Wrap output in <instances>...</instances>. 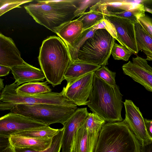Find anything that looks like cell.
<instances>
[{
    "label": "cell",
    "mask_w": 152,
    "mask_h": 152,
    "mask_svg": "<svg viewBox=\"0 0 152 152\" xmlns=\"http://www.w3.org/2000/svg\"><path fill=\"white\" fill-rule=\"evenodd\" d=\"M137 50L143 51L147 61H152V38L138 20L134 23Z\"/></svg>",
    "instance_id": "obj_21"
},
{
    "label": "cell",
    "mask_w": 152,
    "mask_h": 152,
    "mask_svg": "<svg viewBox=\"0 0 152 152\" xmlns=\"http://www.w3.org/2000/svg\"><path fill=\"white\" fill-rule=\"evenodd\" d=\"M64 128L60 129L58 133L52 138L50 145L46 149L37 151L27 149L13 148L14 152H60Z\"/></svg>",
    "instance_id": "obj_28"
},
{
    "label": "cell",
    "mask_w": 152,
    "mask_h": 152,
    "mask_svg": "<svg viewBox=\"0 0 152 152\" xmlns=\"http://www.w3.org/2000/svg\"><path fill=\"white\" fill-rule=\"evenodd\" d=\"M36 1L24 6L27 12L37 23L55 33L75 17L74 13L77 8L75 0Z\"/></svg>",
    "instance_id": "obj_3"
},
{
    "label": "cell",
    "mask_w": 152,
    "mask_h": 152,
    "mask_svg": "<svg viewBox=\"0 0 152 152\" xmlns=\"http://www.w3.org/2000/svg\"><path fill=\"white\" fill-rule=\"evenodd\" d=\"M125 110L124 120L138 140L141 146L152 140L146 131L144 119L139 108L130 100L126 99L124 102Z\"/></svg>",
    "instance_id": "obj_10"
},
{
    "label": "cell",
    "mask_w": 152,
    "mask_h": 152,
    "mask_svg": "<svg viewBox=\"0 0 152 152\" xmlns=\"http://www.w3.org/2000/svg\"><path fill=\"white\" fill-rule=\"evenodd\" d=\"M127 48L115 43L113 45L111 54L115 60H122L127 61L132 54Z\"/></svg>",
    "instance_id": "obj_30"
},
{
    "label": "cell",
    "mask_w": 152,
    "mask_h": 152,
    "mask_svg": "<svg viewBox=\"0 0 152 152\" xmlns=\"http://www.w3.org/2000/svg\"><path fill=\"white\" fill-rule=\"evenodd\" d=\"M15 82L19 86L25 83L43 81L45 78L42 70L26 62L11 68Z\"/></svg>",
    "instance_id": "obj_15"
},
{
    "label": "cell",
    "mask_w": 152,
    "mask_h": 152,
    "mask_svg": "<svg viewBox=\"0 0 152 152\" xmlns=\"http://www.w3.org/2000/svg\"><path fill=\"white\" fill-rule=\"evenodd\" d=\"M141 152H152V140L149 143L141 146Z\"/></svg>",
    "instance_id": "obj_39"
},
{
    "label": "cell",
    "mask_w": 152,
    "mask_h": 152,
    "mask_svg": "<svg viewBox=\"0 0 152 152\" xmlns=\"http://www.w3.org/2000/svg\"><path fill=\"white\" fill-rule=\"evenodd\" d=\"M137 3L127 0H100L90 9L105 15L127 10L133 8Z\"/></svg>",
    "instance_id": "obj_18"
},
{
    "label": "cell",
    "mask_w": 152,
    "mask_h": 152,
    "mask_svg": "<svg viewBox=\"0 0 152 152\" xmlns=\"http://www.w3.org/2000/svg\"><path fill=\"white\" fill-rule=\"evenodd\" d=\"M138 20L152 38V18L145 15Z\"/></svg>",
    "instance_id": "obj_34"
},
{
    "label": "cell",
    "mask_w": 152,
    "mask_h": 152,
    "mask_svg": "<svg viewBox=\"0 0 152 152\" xmlns=\"http://www.w3.org/2000/svg\"><path fill=\"white\" fill-rule=\"evenodd\" d=\"M101 66L80 60L71 61L64 75L68 87L80 78L92 72H94Z\"/></svg>",
    "instance_id": "obj_16"
},
{
    "label": "cell",
    "mask_w": 152,
    "mask_h": 152,
    "mask_svg": "<svg viewBox=\"0 0 152 152\" xmlns=\"http://www.w3.org/2000/svg\"><path fill=\"white\" fill-rule=\"evenodd\" d=\"M38 59L46 81L53 87L61 84L71 61L64 41L58 36L48 37L42 42Z\"/></svg>",
    "instance_id": "obj_1"
},
{
    "label": "cell",
    "mask_w": 152,
    "mask_h": 152,
    "mask_svg": "<svg viewBox=\"0 0 152 152\" xmlns=\"http://www.w3.org/2000/svg\"><path fill=\"white\" fill-rule=\"evenodd\" d=\"M89 113L87 108H78L63 124L64 132L62 140V152H70L74 138L84 124Z\"/></svg>",
    "instance_id": "obj_13"
},
{
    "label": "cell",
    "mask_w": 152,
    "mask_h": 152,
    "mask_svg": "<svg viewBox=\"0 0 152 152\" xmlns=\"http://www.w3.org/2000/svg\"><path fill=\"white\" fill-rule=\"evenodd\" d=\"M105 121L97 114L89 113L84 124L87 130L89 152H93L100 131Z\"/></svg>",
    "instance_id": "obj_20"
},
{
    "label": "cell",
    "mask_w": 152,
    "mask_h": 152,
    "mask_svg": "<svg viewBox=\"0 0 152 152\" xmlns=\"http://www.w3.org/2000/svg\"><path fill=\"white\" fill-rule=\"evenodd\" d=\"M52 138H37L13 135L9 137V141L13 148L41 151L50 147Z\"/></svg>",
    "instance_id": "obj_17"
},
{
    "label": "cell",
    "mask_w": 152,
    "mask_h": 152,
    "mask_svg": "<svg viewBox=\"0 0 152 152\" xmlns=\"http://www.w3.org/2000/svg\"><path fill=\"white\" fill-rule=\"evenodd\" d=\"M0 152H14L10 145L8 138H0Z\"/></svg>",
    "instance_id": "obj_35"
},
{
    "label": "cell",
    "mask_w": 152,
    "mask_h": 152,
    "mask_svg": "<svg viewBox=\"0 0 152 152\" xmlns=\"http://www.w3.org/2000/svg\"><path fill=\"white\" fill-rule=\"evenodd\" d=\"M10 71H11L10 68L0 65V77L5 76L8 75Z\"/></svg>",
    "instance_id": "obj_38"
},
{
    "label": "cell",
    "mask_w": 152,
    "mask_h": 152,
    "mask_svg": "<svg viewBox=\"0 0 152 152\" xmlns=\"http://www.w3.org/2000/svg\"><path fill=\"white\" fill-rule=\"evenodd\" d=\"M95 31L93 27L84 30L72 46L67 47L71 61L78 60L77 58V54L79 50L86 40L93 36Z\"/></svg>",
    "instance_id": "obj_25"
},
{
    "label": "cell",
    "mask_w": 152,
    "mask_h": 152,
    "mask_svg": "<svg viewBox=\"0 0 152 152\" xmlns=\"http://www.w3.org/2000/svg\"><path fill=\"white\" fill-rule=\"evenodd\" d=\"M76 110L69 107L48 104L18 105L10 112L19 114L47 125L63 124Z\"/></svg>",
    "instance_id": "obj_7"
},
{
    "label": "cell",
    "mask_w": 152,
    "mask_h": 152,
    "mask_svg": "<svg viewBox=\"0 0 152 152\" xmlns=\"http://www.w3.org/2000/svg\"><path fill=\"white\" fill-rule=\"evenodd\" d=\"M25 61L21 58L20 53L10 37L0 34V65L11 68L23 64Z\"/></svg>",
    "instance_id": "obj_14"
},
{
    "label": "cell",
    "mask_w": 152,
    "mask_h": 152,
    "mask_svg": "<svg viewBox=\"0 0 152 152\" xmlns=\"http://www.w3.org/2000/svg\"><path fill=\"white\" fill-rule=\"evenodd\" d=\"M123 96L119 86L112 87L94 74L87 105L108 123L122 121Z\"/></svg>",
    "instance_id": "obj_2"
},
{
    "label": "cell",
    "mask_w": 152,
    "mask_h": 152,
    "mask_svg": "<svg viewBox=\"0 0 152 152\" xmlns=\"http://www.w3.org/2000/svg\"><path fill=\"white\" fill-rule=\"evenodd\" d=\"M140 3L143 5L145 12L152 14V0L140 1Z\"/></svg>",
    "instance_id": "obj_36"
},
{
    "label": "cell",
    "mask_w": 152,
    "mask_h": 152,
    "mask_svg": "<svg viewBox=\"0 0 152 152\" xmlns=\"http://www.w3.org/2000/svg\"><path fill=\"white\" fill-rule=\"evenodd\" d=\"M104 18L102 13L90 9L89 11L83 14L77 19L82 23L84 30L94 26Z\"/></svg>",
    "instance_id": "obj_26"
},
{
    "label": "cell",
    "mask_w": 152,
    "mask_h": 152,
    "mask_svg": "<svg viewBox=\"0 0 152 152\" xmlns=\"http://www.w3.org/2000/svg\"><path fill=\"white\" fill-rule=\"evenodd\" d=\"M93 28L96 30L98 29H104L107 31L116 40L117 38L116 32L114 27L110 22L105 18L93 26Z\"/></svg>",
    "instance_id": "obj_33"
},
{
    "label": "cell",
    "mask_w": 152,
    "mask_h": 152,
    "mask_svg": "<svg viewBox=\"0 0 152 152\" xmlns=\"http://www.w3.org/2000/svg\"><path fill=\"white\" fill-rule=\"evenodd\" d=\"M105 19L114 27L117 36L116 40L129 49L132 54L137 55V50L134 29V23L125 19L116 16L104 15Z\"/></svg>",
    "instance_id": "obj_11"
},
{
    "label": "cell",
    "mask_w": 152,
    "mask_h": 152,
    "mask_svg": "<svg viewBox=\"0 0 152 152\" xmlns=\"http://www.w3.org/2000/svg\"><path fill=\"white\" fill-rule=\"evenodd\" d=\"M99 0H75L77 10L74 13L76 17L80 16L85 12L87 9L91 6H93L99 1Z\"/></svg>",
    "instance_id": "obj_32"
},
{
    "label": "cell",
    "mask_w": 152,
    "mask_h": 152,
    "mask_svg": "<svg viewBox=\"0 0 152 152\" xmlns=\"http://www.w3.org/2000/svg\"><path fill=\"white\" fill-rule=\"evenodd\" d=\"M47 125L22 115L10 112L0 118V137L9 138L17 133Z\"/></svg>",
    "instance_id": "obj_8"
},
{
    "label": "cell",
    "mask_w": 152,
    "mask_h": 152,
    "mask_svg": "<svg viewBox=\"0 0 152 152\" xmlns=\"http://www.w3.org/2000/svg\"><path fill=\"white\" fill-rule=\"evenodd\" d=\"M47 81L26 83L17 87L16 92L20 94L37 95L51 92Z\"/></svg>",
    "instance_id": "obj_22"
},
{
    "label": "cell",
    "mask_w": 152,
    "mask_h": 152,
    "mask_svg": "<svg viewBox=\"0 0 152 152\" xmlns=\"http://www.w3.org/2000/svg\"><path fill=\"white\" fill-rule=\"evenodd\" d=\"M3 79H0V91L2 90L4 88V84L3 82Z\"/></svg>",
    "instance_id": "obj_40"
},
{
    "label": "cell",
    "mask_w": 152,
    "mask_h": 152,
    "mask_svg": "<svg viewBox=\"0 0 152 152\" xmlns=\"http://www.w3.org/2000/svg\"><path fill=\"white\" fill-rule=\"evenodd\" d=\"M145 12L143 5L140 2L129 10L121 12L110 13L108 15L127 19L135 23L140 18L145 15Z\"/></svg>",
    "instance_id": "obj_27"
},
{
    "label": "cell",
    "mask_w": 152,
    "mask_h": 152,
    "mask_svg": "<svg viewBox=\"0 0 152 152\" xmlns=\"http://www.w3.org/2000/svg\"><path fill=\"white\" fill-rule=\"evenodd\" d=\"M33 1L31 0H0V16L23 4Z\"/></svg>",
    "instance_id": "obj_31"
},
{
    "label": "cell",
    "mask_w": 152,
    "mask_h": 152,
    "mask_svg": "<svg viewBox=\"0 0 152 152\" xmlns=\"http://www.w3.org/2000/svg\"><path fill=\"white\" fill-rule=\"evenodd\" d=\"M60 129L53 128L47 125L31 129L13 135L37 138H52L58 133Z\"/></svg>",
    "instance_id": "obj_23"
},
{
    "label": "cell",
    "mask_w": 152,
    "mask_h": 152,
    "mask_svg": "<svg viewBox=\"0 0 152 152\" xmlns=\"http://www.w3.org/2000/svg\"><path fill=\"white\" fill-rule=\"evenodd\" d=\"M93 152H141V145L124 120L104 125Z\"/></svg>",
    "instance_id": "obj_4"
},
{
    "label": "cell",
    "mask_w": 152,
    "mask_h": 152,
    "mask_svg": "<svg viewBox=\"0 0 152 152\" xmlns=\"http://www.w3.org/2000/svg\"><path fill=\"white\" fill-rule=\"evenodd\" d=\"M19 86L15 82L6 85L2 90L0 96V110H10L20 104H48L77 109V105L66 96L65 87L60 93L51 92L37 95H26L16 92V88Z\"/></svg>",
    "instance_id": "obj_5"
},
{
    "label": "cell",
    "mask_w": 152,
    "mask_h": 152,
    "mask_svg": "<svg viewBox=\"0 0 152 152\" xmlns=\"http://www.w3.org/2000/svg\"><path fill=\"white\" fill-rule=\"evenodd\" d=\"M70 152H90L87 130L84 124L75 135Z\"/></svg>",
    "instance_id": "obj_24"
},
{
    "label": "cell",
    "mask_w": 152,
    "mask_h": 152,
    "mask_svg": "<svg viewBox=\"0 0 152 152\" xmlns=\"http://www.w3.org/2000/svg\"><path fill=\"white\" fill-rule=\"evenodd\" d=\"M84 31L82 23L77 19L69 21L60 27L55 33L67 46H71Z\"/></svg>",
    "instance_id": "obj_19"
},
{
    "label": "cell",
    "mask_w": 152,
    "mask_h": 152,
    "mask_svg": "<svg viewBox=\"0 0 152 152\" xmlns=\"http://www.w3.org/2000/svg\"><path fill=\"white\" fill-rule=\"evenodd\" d=\"M115 40L106 30H96L79 50L78 60L101 66L108 65Z\"/></svg>",
    "instance_id": "obj_6"
},
{
    "label": "cell",
    "mask_w": 152,
    "mask_h": 152,
    "mask_svg": "<svg viewBox=\"0 0 152 152\" xmlns=\"http://www.w3.org/2000/svg\"><path fill=\"white\" fill-rule=\"evenodd\" d=\"M124 73L152 92V67L146 59L138 56L122 67Z\"/></svg>",
    "instance_id": "obj_9"
},
{
    "label": "cell",
    "mask_w": 152,
    "mask_h": 152,
    "mask_svg": "<svg viewBox=\"0 0 152 152\" xmlns=\"http://www.w3.org/2000/svg\"><path fill=\"white\" fill-rule=\"evenodd\" d=\"M94 74L109 85L115 87L116 85V73L110 70L105 66H102L94 72Z\"/></svg>",
    "instance_id": "obj_29"
},
{
    "label": "cell",
    "mask_w": 152,
    "mask_h": 152,
    "mask_svg": "<svg viewBox=\"0 0 152 152\" xmlns=\"http://www.w3.org/2000/svg\"><path fill=\"white\" fill-rule=\"evenodd\" d=\"M147 134L152 139V119L148 120L144 119Z\"/></svg>",
    "instance_id": "obj_37"
},
{
    "label": "cell",
    "mask_w": 152,
    "mask_h": 152,
    "mask_svg": "<svg viewBox=\"0 0 152 152\" xmlns=\"http://www.w3.org/2000/svg\"><path fill=\"white\" fill-rule=\"evenodd\" d=\"M94 74V72L89 73L65 87L66 96L77 106L87 105Z\"/></svg>",
    "instance_id": "obj_12"
}]
</instances>
